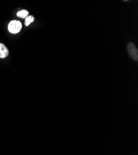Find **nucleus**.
<instances>
[{
	"label": "nucleus",
	"instance_id": "nucleus-1",
	"mask_svg": "<svg viewBox=\"0 0 138 155\" xmlns=\"http://www.w3.org/2000/svg\"><path fill=\"white\" fill-rule=\"evenodd\" d=\"M22 24L19 20H14L10 22L8 24V30L10 33L18 34L22 29Z\"/></svg>",
	"mask_w": 138,
	"mask_h": 155
},
{
	"label": "nucleus",
	"instance_id": "nucleus-2",
	"mask_svg": "<svg viewBox=\"0 0 138 155\" xmlns=\"http://www.w3.org/2000/svg\"><path fill=\"white\" fill-rule=\"evenodd\" d=\"M127 50L129 57L132 58L133 60H138V50L137 47L132 42H129L127 46Z\"/></svg>",
	"mask_w": 138,
	"mask_h": 155
},
{
	"label": "nucleus",
	"instance_id": "nucleus-3",
	"mask_svg": "<svg viewBox=\"0 0 138 155\" xmlns=\"http://www.w3.org/2000/svg\"><path fill=\"white\" fill-rule=\"evenodd\" d=\"M9 50L5 44L0 42V58H5L8 56Z\"/></svg>",
	"mask_w": 138,
	"mask_h": 155
},
{
	"label": "nucleus",
	"instance_id": "nucleus-4",
	"mask_svg": "<svg viewBox=\"0 0 138 155\" xmlns=\"http://www.w3.org/2000/svg\"><path fill=\"white\" fill-rule=\"evenodd\" d=\"M28 15H29V12L25 9L21 10V11H20L17 13V16L21 18H26L28 16Z\"/></svg>",
	"mask_w": 138,
	"mask_h": 155
},
{
	"label": "nucleus",
	"instance_id": "nucleus-5",
	"mask_svg": "<svg viewBox=\"0 0 138 155\" xmlns=\"http://www.w3.org/2000/svg\"><path fill=\"white\" fill-rule=\"evenodd\" d=\"M35 19H34V17L33 16H27L25 19V25L26 26H29L31 23H32Z\"/></svg>",
	"mask_w": 138,
	"mask_h": 155
}]
</instances>
